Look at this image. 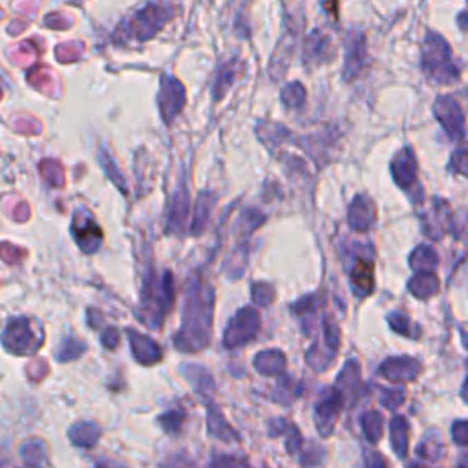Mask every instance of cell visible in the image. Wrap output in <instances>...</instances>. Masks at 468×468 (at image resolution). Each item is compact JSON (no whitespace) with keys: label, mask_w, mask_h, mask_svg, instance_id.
<instances>
[{"label":"cell","mask_w":468,"mask_h":468,"mask_svg":"<svg viewBox=\"0 0 468 468\" xmlns=\"http://www.w3.org/2000/svg\"><path fill=\"white\" fill-rule=\"evenodd\" d=\"M463 396H465V399H467V401H468V382H467V384H465V391H463Z\"/></svg>","instance_id":"29"},{"label":"cell","mask_w":468,"mask_h":468,"mask_svg":"<svg viewBox=\"0 0 468 468\" xmlns=\"http://www.w3.org/2000/svg\"><path fill=\"white\" fill-rule=\"evenodd\" d=\"M273 289H271L269 286H266V284H256L255 287H253V298H255L256 304H260V306H267V304H271L273 302Z\"/></svg>","instance_id":"23"},{"label":"cell","mask_w":468,"mask_h":468,"mask_svg":"<svg viewBox=\"0 0 468 468\" xmlns=\"http://www.w3.org/2000/svg\"><path fill=\"white\" fill-rule=\"evenodd\" d=\"M362 427H364V433L371 442L379 441V437L382 436V416L379 411H368L362 417Z\"/></svg>","instance_id":"18"},{"label":"cell","mask_w":468,"mask_h":468,"mask_svg":"<svg viewBox=\"0 0 468 468\" xmlns=\"http://www.w3.org/2000/svg\"><path fill=\"white\" fill-rule=\"evenodd\" d=\"M103 344L106 346L108 349H114L117 344H119V333L115 331V329H106L104 331V337H103Z\"/></svg>","instance_id":"26"},{"label":"cell","mask_w":468,"mask_h":468,"mask_svg":"<svg viewBox=\"0 0 468 468\" xmlns=\"http://www.w3.org/2000/svg\"><path fill=\"white\" fill-rule=\"evenodd\" d=\"M368 468H384V463H382V459L379 456H369Z\"/></svg>","instance_id":"28"},{"label":"cell","mask_w":468,"mask_h":468,"mask_svg":"<svg viewBox=\"0 0 468 468\" xmlns=\"http://www.w3.org/2000/svg\"><path fill=\"white\" fill-rule=\"evenodd\" d=\"M256 369L264 375H278L286 368V357L278 349H267L255 357Z\"/></svg>","instance_id":"9"},{"label":"cell","mask_w":468,"mask_h":468,"mask_svg":"<svg viewBox=\"0 0 468 468\" xmlns=\"http://www.w3.org/2000/svg\"><path fill=\"white\" fill-rule=\"evenodd\" d=\"M344 396L340 388H328L322 399L318 401L317 410H315V419H317L318 432L322 436H329L333 432V425L337 422V417L342 410Z\"/></svg>","instance_id":"5"},{"label":"cell","mask_w":468,"mask_h":468,"mask_svg":"<svg viewBox=\"0 0 468 468\" xmlns=\"http://www.w3.org/2000/svg\"><path fill=\"white\" fill-rule=\"evenodd\" d=\"M380 371L386 379L393 380V382H404V380L416 379L419 373V364L413 359L401 357V359L386 360Z\"/></svg>","instance_id":"8"},{"label":"cell","mask_w":468,"mask_h":468,"mask_svg":"<svg viewBox=\"0 0 468 468\" xmlns=\"http://www.w3.org/2000/svg\"><path fill=\"white\" fill-rule=\"evenodd\" d=\"M436 264H437L436 253H433L430 247H419V249L413 253V256H411V266L419 271L425 269V273H428Z\"/></svg>","instance_id":"19"},{"label":"cell","mask_w":468,"mask_h":468,"mask_svg":"<svg viewBox=\"0 0 468 468\" xmlns=\"http://www.w3.org/2000/svg\"><path fill=\"white\" fill-rule=\"evenodd\" d=\"M183 373L187 375L188 382H193L198 390H203L205 384L213 388V379H211V375H208L203 368H198V366H194V364H185Z\"/></svg>","instance_id":"21"},{"label":"cell","mask_w":468,"mask_h":468,"mask_svg":"<svg viewBox=\"0 0 468 468\" xmlns=\"http://www.w3.org/2000/svg\"><path fill=\"white\" fill-rule=\"evenodd\" d=\"M179 88H182V84L176 83L174 79H168V81H165V84H163L159 104H165L167 101H170V106L163 112V114H165V119L167 121H170L174 115H177V112H179V108H182L179 104L174 103V101H176V97H174V95H176V90H179Z\"/></svg>","instance_id":"16"},{"label":"cell","mask_w":468,"mask_h":468,"mask_svg":"<svg viewBox=\"0 0 468 468\" xmlns=\"http://www.w3.org/2000/svg\"><path fill=\"white\" fill-rule=\"evenodd\" d=\"M465 344H467V348H468V338H467V340H465Z\"/></svg>","instance_id":"30"},{"label":"cell","mask_w":468,"mask_h":468,"mask_svg":"<svg viewBox=\"0 0 468 468\" xmlns=\"http://www.w3.org/2000/svg\"><path fill=\"white\" fill-rule=\"evenodd\" d=\"M437 287H439V282H437V278L432 273H419L410 282V289L419 298H427L430 295H433L437 291Z\"/></svg>","instance_id":"13"},{"label":"cell","mask_w":468,"mask_h":468,"mask_svg":"<svg viewBox=\"0 0 468 468\" xmlns=\"http://www.w3.org/2000/svg\"><path fill=\"white\" fill-rule=\"evenodd\" d=\"M425 68L432 77L439 79L441 83H452V79L458 77L456 68L448 59V46L437 35H430L427 41V52H425Z\"/></svg>","instance_id":"3"},{"label":"cell","mask_w":468,"mask_h":468,"mask_svg":"<svg viewBox=\"0 0 468 468\" xmlns=\"http://www.w3.org/2000/svg\"><path fill=\"white\" fill-rule=\"evenodd\" d=\"M360 205H362V208H359V203L357 202L353 203V208H351L353 213L349 214V224L353 225L355 229L364 231V229H368V225L375 220V214H373V207H369L368 211H366V205H369L368 199L364 202V199L360 198Z\"/></svg>","instance_id":"15"},{"label":"cell","mask_w":468,"mask_h":468,"mask_svg":"<svg viewBox=\"0 0 468 468\" xmlns=\"http://www.w3.org/2000/svg\"><path fill=\"white\" fill-rule=\"evenodd\" d=\"M183 421V416H176V413H168V416L162 417V425L165 430H168V432H176L177 428H179V425H182Z\"/></svg>","instance_id":"24"},{"label":"cell","mask_w":468,"mask_h":468,"mask_svg":"<svg viewBox=\"0 0 468 468\" xmlns=\"http://www.w3.org/2000/svg\"><path fill=\"white\" fill-rule=\"evenodd\" d=\"M84 351V344L79 342L77 338H66L63 344H61V348H59L57 353V360L61 362H68V360H73L81 357Z\"/></svg>","instance_id":"20"},{"label":"cell","mask_w":468,"mask_h":468,"mask_svg":"<svg viewBox=\"0 0 468 468\" xmlns=\"http://www.w3.org/2000/svg\"><path fill=\"white\" fill-rule=\"evenodd\" d=\"M21 458L30 467H41L44 463V445L41 441H30L21 448Z\"/></svg>","instance_id":"17"},{"label":"cell","mask_w":468,"mask_h":468,"mask_svg":"<svg viewBox=\"0 0 468 468\" xmlns=\"http://www.w3.org/2000/svg\"><path fill=\"white\" fill-rule=\"evenodd\" d=\"M260 329V317L255 309L244 307L236 313V317L231 320V324L225 329L224 344L227 348H240L249 340L256 337Z\"/></svg>","instance_id":"2"},{"label":"cell","mask_w":468,"mask_h":468,"mask_svg":"<svg viewBox=\"0 0 468 468\" xmlns=\"http://www.w3.org/2000/svg\"><path fill=\"white\" fill-rule=\"evenodd\" d=\"M213 289L194 284L188 291L182 331L174 344L183 351H198L211 342V320H213Z\"/></svg>","instance_id":"1"},{"label":"cell","mask_w":468,"mask_h":468,"mask_svg":"<svg viewBox=\"0 0 468 468\" xmlns=\"http://www.w3.org/2000/svg\"><path fill=\"white\" fill-rule=\"evenodd\" d=\"M128 337H130L132 351H134V357L137 362L146 366L159 362V359H162V349H159V346L152 338L143 337V335H139L137 331H132V329H128Z\"/></svg>","instance_id":"7"},{"label":"cell","mask_w":468,"mask_h":468,"mask_svg":"<svg viewBox=\"0 0 468 468\" xmlns=\"http://www.w3.org/2000/svg\"><path fill=\"white\" fill-rule=\"evenodd\" d=\"M97 468H108V467H97Z\"/></svg>","instance_id":"31"},{"label":"cell","mask_w":468,"mask_h":468,"mask_svg":"<svg viewBox=\"0 0 468 468\" xmlns=\"http://www.w3.org/2000/svg\"><path fill=\"white\" fill-rule=\"evenodd\" d=\"M393 176L401 187H408L416 182V162L408 150L401 152V156L393 162Z\"/></svg>","instance_id":"11"},{"label":"cell","mask_w":468,"mask_h":468,"mask_svg":"<svg viewBox=\"0 0 468 468\" xmlns=\"http://www.w3.org/2000/svg\"><path fill=\"white\" fill-rule=\"evenodd\" d=\"M42 338L35 337L30 328V322L26 318H15L10 320L4 331V348L10 353L15 355H28L35 353L41 348Z\"/></svg>","instance_id":"4"},{"label":"cell","mask_w":468,"mask_h":468,"mask_svg":"<svg viewBox=\"0 0 468 468\" xmlns=\"http://www.w3.org/2000/svg\"><path fill=\"white\" fill-rule=\"evenodd\" d=\"M208 430L214 436H218L220 439H225V441H233V439H238L236 432H234L233 428L227 425V422L222 419V416H218V422L214 419L213 416H208Z\"/></svg>","instance_id":"22"},{"label":"cell","mask_w":468,"mask_h":468,"mask_svg":"<svg viewBox=\"0 0 468 468\" xmlns=\"http://www.w3.org/2000/svg\"><path fill=\"white\" fill-rule=\"evenodd\" d=\"M101 436V428L94 422H79L70 428V437L77 447H94Z\"/></svg>","instance_id":"12"},{"label":"cell","mask_w":468,"mask_h":468,"mask_svg":"<svg viewBox=\"0 0 468 468\" xmlns=\"http://www.w3.org/2000/svg\"><path fill=\"white\" fill-rule=\"evenodd\" d=\"M454 437L459 445H468V422H458L454 427Z\"/></svg>","instance_id":"25"},{"label":"cell","mask_w":468,"mask_h":468,"mask_svg":"<svg viewBox=\"0 0 468 468\" xmlns=\"http://www.w3.org/2000/svg\"><path fill=\"white\" fill-rule=\"evenodd\" d=\"M391 445L396 448V452L404 458L408 450V425L402 417H396L391 421Z\"/></svg>","instance_id":"14"},{"label":"cell","mask_w":468,"mask_h":468,"mask_svg":"<svg viewBox=\"0 0 468 468\" xmlns=\"http://www.w3.org/2000/svg\"><path fill=\"white\" fill-rule=\"evenodd\" d=\"M351 282L357 295H369L373 289V266L369 262H359L351 271Z\"/></svg>","instance_id":"10"},{"label":"cell","mask_w":468,"mask_h":468,"mask_svg":"<svg viewBox=\"0 0 468 468\" xmlns=\"http://www.w3.org/2000/svg\"><path fill=\"white\" fill-rule=\"evenodd\" d=\"M213 468H240V467L233 458H227V456H220V458L214 459Z\"/></svg>","instance_id":"27"},{"label":"cell","mask_w":468,"mask_h":468,"mask_svg":"<svg viewBox=\"0 0 468 468\" xmlns=\"http://www.w3.org/2000/svg\"><path fill=\"white\" fill-rule=\"evenodd\" d=\"M436 114L452 137L463 135V114L452 97H441L436 103Z\"/></svg>","instance_id":"6"}]
</instances>
